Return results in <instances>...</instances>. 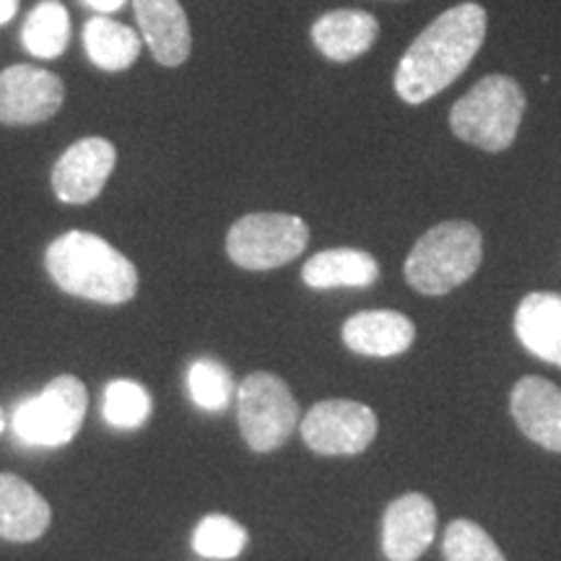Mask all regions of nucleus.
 Segmentation results:
<instances>
[{
    "mask_svg": "<svg viewBox=\"0 0 561 561\" xmlns=\"http://www.w3.org/2000/svg\"><path fill=\"white\" fill-rule=\"evenodd\" d=\"M102 416L115 430H140L151 416L149 390L133 380H112L104 388Z\"/></svg>",
    "mask_w": 561,
    "mask_h": 561,
    "instance_id": "23",
    "label": "nucleus"
},
{
    "mask_svg": "<svg viewBox=\"0 0 561 561\" xmlns=\"http://www.w3.org/2000/svg\"><path fill=\"white\" fill-rule=\"evenodd\" d=\"M525 115V91L512 76L491 73L466 91L450 110V130L462 144L502 153L515 144Z\"/></svg>",
    "mask_w": 561,
    "mask_h": 561,
    "instance_id": "4",
    "label": "nucleus"
},
{
    "mask_svg": "<svg viewBox=\"0 0 561 561\" xmlns=\"http://www.w3.org/2000/svg\"><path fill=\"white\" fill-rule=\"evenodd\" d=\"M187 392H191L193 403L203 411L219 413L231 403L237 396L234 377L224 367L221 362L201 356L187 367Z\"/></svg>",
    "mask_w": 561,
    "mask_h": 561,
    "instance_id": "21",
    "label": "nucleus"
},
{
    "mask_svg": "<svg viewBox=\"0 0 561 561\" xmlns=\"http://www.w3.org/2000/svg\"><path fill=\"white\" fill-rule=\"evenodd\" d=\"M136 21L153 60L164 68H178L191 58V21L180 0H133Z\"/></svg>",
    "mask_w": 561,
    "mask_h": 561,
    "instance_id": "12",
    "label": "nucleus"
},
{
    "mask_svg": "<svg viewBox=\"0 0 561 561\" xmlns=\"http://www.w3.org/2000/svg\"><path fill=\"white\" fill-rule=\"evenodd\" d=\"M140 45L144 42H140L138 32L115 19L94 16L83 26V50H87L89 60L96 68L110 70V73L128 70L138 60Z\"/></svg>",
    "mask_w": 561,
    "mask_h": 561,
    "instance_id": "19",
    "label": "nucleus"
},
{
    "mask_svg": "<svg viewBox=\"0 0 561 561\" xmlns=\"http://www.w3.org/2000/svg\"><path fill=\"white\" fill-rule=\"evenodd\" d=\"M19 0H0V26L9 24V21L16 16Z\"/></svg>",
    "mask_w": 561,
    "mask_h": 561,
    "instance_id": "26",
    "label": "nucleus"
},
{
    "mask_svg": "<svg viewBox=\"0 0 561 561\" xmlns=\"http://www.w3.org/2000/svg\"><path fill=\"white\" fill-rule=\"evenodd\" d=\"M237 421L250 450L273 453L299 424V403L273 371H252L237 388Z\"/></svg>",
    "mask_w": 561,
    "mask_h": 561,
    "instance_id": "6",
    "label": "nucleus"
},
{
    "mask_svg": "<svg viewBox=\"0 0 561 561\" xmlns=\"http://www.w3.org/2000/svg\"><path fill=\"white\" fill-rule=\"evenodd\" d=\"M512 416L536 445L561 453V390L543 377H523L512 388Z\"/></svg>",
    "mask_w": 561,
    "mask_h": 561,
    "instance_id": "13",
    "label": "nucleus"
},
{
    "mask_svg": "<svg viewBox=\"0 0 561 561\" xmlns=\"http://www.w3.org/2000/svg\"><path fill=\"white\" fill-rule=\"evenodd\" d=\"M301 439L318 455H359L375 442V411L356 401H320L301 419Z\"/></svg>",
    "mask_w": 561,
    "mask_h": 561,
    "instance_id": "8",
    "label": "nucleus"
},
{
    "mask_svg": "<svg viewBox=\"0 0 561 561\" xmlns=\"http://www.w3.org/2000/svg\"><path fill=\"white\" fill-rule=\"evenodd\" d=\"M24 50L39 60L60 58L70 42V16L60 0H42L21 26Z\"/></svg>",
    "mask_w": 561,
    "mask_h": 561,
    "instance_id": "20",
    "label": "nucleus"
},
{
    "mask_svg": "<svg viewBox=\"0 0 561 561\" xmlns=\"http://www.w3.org/2000/svg\"><path fill=\"white\" fill-rule=\"evenodd\" d=\"M515 335L536 359L561 369V294L530 291L515 310Z\"/></svg>",
    "mask_w": 561,
    "mask_h": 561,
    "instance_id": "17",
    "label": "nucleus"
},
{
    "mask_svg": "<svg viewBox=\"0 0 561 561\" xmlns=\"http://www.w3.org/2000/svg\"><path fill=\"white\" fill-rule=\"evenodd\" d=\"M66 87L58 76L37 66H11L0 73V123H47L62 107Z\"/></svg>",
    "mask_w": 561,
    "mask_h": 561,
    "instance_id": "9",
    "label": "nucleus"
},
{
    "mask_svg": "<svg viewBox=\"0 0 561 561\" xmlns=\"http://www.w3.org/2000/svg\"><path fill=\"white\" fill-rule=\"evenodd\" d=\"M489 16L479 3H460L437 19L411 42L396 68V94L405 104H424L471 66L486 39Z\"/></svg>",
    "mask_w": 561,
    "mask_h": 561,
    "instance_id": "1",
    "label": "nucleus"
},
{
    "mask_svg": "<svg viewBox=\"0 0 561 561\" xmlns=\"http://www.w3.org/2000/svg\"><path fill=\"white\" fill-rule=\"evenodd\" d=\"M380 278V263L356 248H333L312 255L301 268V280L314 291L367 289Z\"/></svg>",
    "mask_w": 561,
    "mask_h": 561,
    "instance_id": "18",
    "label": "nucleus"
},
{
    "mask_svg": "<svg viewBox=\"0 0 561 561\" xmlns=\"http://www.w3.org/2000/svg\"><path fill=\"white\" fill-rule=\"evenodd\" d=\"M83 3L89 5V9H94L100 16H107V13H115L121 11L125 5V0H83Z\"/></svg>",
    "mask_w": 561,
    "mask_h": 561,
    "instance_id": "25",
    "label": "nucleus"
},
{
    "mask_svg": "<svg viewBox=\"0 0 561 561\" xmlns=\"http://www.w3.org/2000/svg\"><path fill=\"white\" fill-rule=\"evenodd\" d=\"M45 268L70 297L125 305L138 291V271L121 250L91 231H66L45 252Z\"/></svg>",
    "mask_w": 561,
    "mask_h": 561,
    "instance_id": "2",
    "label": "nucleus"
},
{
    "mask_svg": "<svg viewBox=\"0 0 561 561\" xmlns=\"http://www.w3.org/2000/svg\"><path fill=\"white\" fill-rule=\"evenodd\" d=\"M250 536L234 517L206 515L193 530V551L203 559L229 561L237 559L248 546Z\"/></svg>",
    "mask_w": 561,
    "mask_h": 561,
    "instance_id": "22",
    "label": "nucleus"
},
{
    "mask_svg": "<svg viewBox=\"0 0 561 561\" xmlns=\"http://www.w3.org/2000/svg\"><path fill=\"white\" fill-rule=\"evenodd\" d=\"M117 164V149L107 138H81L70 144L53 167V193L68 206H87L107 185Z\"/></svg>",
    "mask_w": 561,
    "mask_h": 561,
    "instance_id": "10",
    "label": "nucleus"
},
{
    "mask_svg": "<svg viewBox=\"0 0 561 561\" xmlns=\"http://www.w3.org/2000/svg\"><path fill=\"white\" fill-rule=\"evenodd\" d=\"M50 523V504L32 483L13 473H0V538L3 541H39Z\"/></svg>",
    "mask_w": 561,
    "mask_h": 561,
    "instance_id": "16",
    "label": "nucleus"
},
{
    "mask_svg": "<svg viewBox=\"0 0 561 561\" xmlns=\"http://www.w3.org/2000/svg\"><path fill=\"white\" fill-rule=\"evenodd\" d=\"M483 261V237L471 221H442L421 234L403 265L405 284L424 297H445L466 284Z\"/></svg>",
    "mask_w": 561,
    "mask_h": 561,
    "instance_id": "3",
    "label": "nucleus"
},
{
    "mask_svg": "<svg viewBox=\"0 0 561 561\" xmlns=\"http://www.w3.org/2000/svg\"><path fill=\"white\" fill-rule=\"evenodd\" d=\"M89 409V392L79 377L60 375L37 396L16 403L11 426L24 447H62L79 434Z\"/></svg>",
    "mask_w": 561,
    "mask_h": 561,
    "instance_id": "5",
    "label": "nucleus"
},
{
    "mask_svg": "<svg viewBox=\"0 0 561 561\" xmlns=\"http://www.w3.org/2000/svg\"><path fill=\"white\" fill-rule=\"evenodd\" d=\"M442 551H445V561H507L494 538L473 520H455L447 525Z\"/></svg>",
    "mask_w": 561,
    "mask_h": 561,
    "instance_id": "24",
    "label": "nucleus"
},
{
    "mask_svg": "<svg viewBox=\"0 0 561 561\" xmlns=\"http://www.w3.org/2000/svg\"><path fill=\"white\" fill-rule=\"evenodd\" d=\"M310 244V227L294 214H248L231 224L227 255L244 271H273L297 261Z\"/></svg>",
    "mask_w": 561,
    "mask_h": 561,
    "instance_id": "7",
    "label": "nucleus"
},
{
    "mask_svg": "<svg viewBox=\"0 0 561 561\" xmlns=\"http://www.w3.org/2000/svg\"><path fill=\"white\" fill-rule=\"evenodd\" d=\"M3 430H5V411L3 405H0V434H3Z\"/></svg>",
    "mask_w": 561,
    "mask_h": 561,
    "instance_id": "27",
    "label": "nucleus"
},
{
    "mask_svg": "<svg viewBox=\"0 0 561 561\" xmlns=\"http://www.w3.org/2000/svg\"><path fill=\"white\" fill-rule=\"evenodd\" d=\"M437 533V510L430 496L403 494L392 500L382 517V551L390 561H416Z\"/></svg>",
    "mask_w": 561,
    "mask_h": 561,
    "instance_id": "11",
    "label": "nucleus"
},
{
    "mask_svg": "<svg viewBox=\"0 0 561 561\" xmlns=\"http://www.w3.org/2000/svg\"><path fill=\"white\" fill-rule=\"evenodd\" d=\"M310 37L325 60L351 62L375 47L380 37V24L367 11L335 9L314 21Z\"/></svg>",
    "mask_w": 561,
    "mask_h": 561,
    "instance_id": "15",
    "label": "nucleus"
},
{
    "mask_svg": "<svg viewBox=\"0 0 561 561\" xmlns=\"http://www.w3.org/2000/svg\"><path fill=\"white\" fill-rule=\"evenodd\" d=\"M343 343L362 356H401L416 341V325L396 310H364L343 322Z\"/></svg>",
    "mask_w": 561,
    "mask_h": 561,
    "instance_id": "14",
    "label": "nucleus"
}]
</instances>
